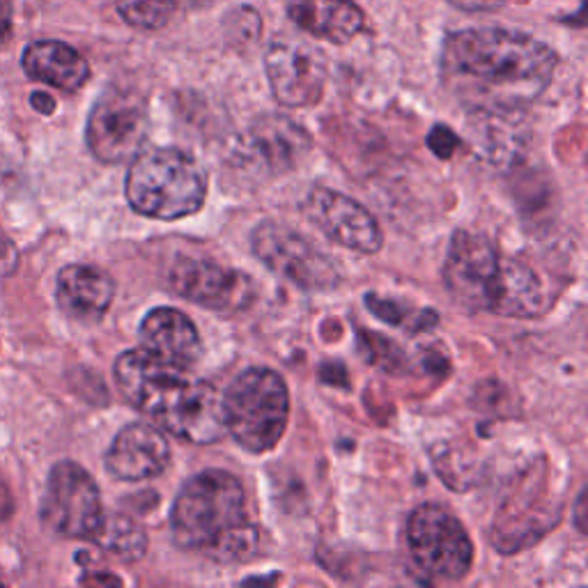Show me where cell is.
<instances>
[{"mask_svg": "<svg viewBox=\"0 0 588 588\" xmlns=\"http://www.w3.org/2000/svg\"><path fill=\"white\" fill-rule=\"evenodd\" d=\"M584 505H586V492H581L579 499H577V526H579V531H586V524H584L586 511H584Z\"/></svg>", "mask_w": 588, "mask_h": 588, "instance_id": "obj_27", "label": "cell"}, {"mask_svg": "<svg viewBox=\"0 0 588 588\" xmlns=\"http://www.w3.org/2000/svg\"><path fill=\"white\" fill-rule=\"evenodd\" d=\"M12 37V3L0 0V47Z\"/></svg>", "mask_w": 588, "mask_h": 588, "instance_id": "obj_24", "label": "cell"}, {"mask_svg": "<svg viewBox=\"0 0 588 588\" xmlns=\"http://www.w3.org/2000/svg\"><path fill=\"white\" fill-rule=\"evenodd\" d=\"M22 65L33 80H39V84H47L65 92L80 90L90 78L88 60L74 47L65 42H55V39L30 45L24 51Z\"/></svg>", "mask_w": 588, "mask_h": 588, "instance_id": "obj_19", "label": "cell"}, {"mask_svg": "<svg viewBox=\"0 0 588 588\" xmlns=\"http://www.w3.org/2000/svg\"><path fill=\"white\" fill-rule=\"evenodd\" d=\"M453 3L462 5V8H499L503 5L505 0H453Z\"/></svg>", "mask_w": 588, "mask_h": 588, "instance_id": "obj_26", "label": "cell"}, {"mask_svg": "<svg viewBox=\"0 0 588 588\" xmlns=\"http://www.w3.org/2000/svg\"><path fill=\"white\" fill-rule=\"evenodd\" d=\"M443 283L460 306L478 313L529 320L552 306V297L531 265L503 255L488 237L470 230L453 235Z\"/></svg>", "mask_w": 588, "mask_h": 588, "instance_id": "obj_3", "label": "cell"}, {"mask_svg": "<svg viewBox=\"0 0 588 588\" xmlns=\"http://www.w3.org/2000/svg\"><path fill=\"white\" fill-rule=\"evenodd\" d=\"M408 545L430 581H460L474 565V542L464 524L437 503H423L410 515Z\"/></svg>", "mask_w": 588, "mask_h": 588, "instance_id": "obj_7", "label": "cell"}, {"mask_svg": "<svg viewBox=\"0 0 588 588\" xmlns=\"http://www.w3.org/2000/svg\"><path fill=\"white\" fill-rule=\"evenodd\" d=\"M556 51L509 28H464L443 37L439 70L443 86L480 113L520 111L550 88Z\"/></svg>", "mask_w": 588, "mask_h": 588, "instance_id": "obj_1", "label": "cell"}, {"mask_svg": "<svg viewBox=\"0 0 588 588\" xmlns=\"http://www.w3.org/2000/svg\"><path fill=\"white\" fill-rule=\"evenodd\" d=\"M92 542H97L109 556L123 563H134L143 559L148 552L146 529L134 517L123 513L104 515Z\"/></svg>", "mask_w": 588, "mask_h": 588, "instance_id": "obj_20", "label": "cell"}, {"mask_svg": "<svg viewBox=\"0 0 588 588\" xmlns=\"http://www.w3.org/2000/svg\"><path fill=\"white\" fill-rule=\"evenodd\" d=\"M104 520V505L95 478L84 466L58 462L42 499V522L49 531L70 540H92Z\"/></svg>", "mask_w": 588, "mask_h": 588, "instance_id": "obj_10", "label": "cell"}, {"mask_svg": "<svg viewBox=\"0 0 588 588\" xmlns=\"http://www.w3.org/2000/svg\"><path fill=\"white\" fill-rule=\"evenodd\" d=\"M251 249L270 272L301 290L329 292L342 280L336 262L286 223H258L251 233Z\"/></svg>", "mask_w": 588, "mask_h": 588, "instance_id": "obj_8", "label": "cell"}, {"mask_svg": "<svg viewBox=\"0 0 588 588\" xmlns=\"http://www.w3.org/2000/svg\"><path fill=\"white\" fill-rule=\"evenodd\" d=\"M18 267V251L10 235L0 226V276H12Z\"/></svg>", "mask_w": 588, "mask_h": 588, "instance_id": "obj_23", "label": "cell"}, {"mask_svg": "<svg viewBox=\"0 0 588 588\" xmlns=\"http://www.w3.org/2000/svg\"><path fill=\"white\" fill-rule=\"evenodd\" d=\"M140 342L143 348L177 366L191 368L202 356V338L191 322L177 309H154L140 322Z\"/></svg>", "mask_w": 588, "mask_h": 588, "instance_id": "obj_16", "label": "cell"}, {"mask_svg": "<svg viewBox=\"0 0 588 588\" xmlns=\"http://www.w3.org/2000/svg\"><path fill=\"white\" fill-rule=\"evenodd\" d=\"M288 18L317 39L348 45L366 28V16L354 0H290Z\"/></svg>", "mask_w": 588, "mask_h": 588, "instance_id": "obj_18", "label": "cell"}, {"mask_svg": "<svg viewBox=\"0 0 588 588\" xmlns=\"http://www.w3.org/2000/svg\"><path fill=\"white\" fill-rule=\"evenodd\" d=\"M113 373L120 393L159 430L191 443H214L226 435L221 396L189 368L140 348L120 354Z\"/></svg>", "mask_w": 588, "mask_h": 588, "instance_id": "obj_2", "label": "cell"}, {"mask_svg": "<svg viewBox=\"0 0 588 588\" xmlns=\"http://www.w3.org/2000/svg\"><path fill=\"white\" fill-rule=\"evenodd\" d=\"M113 297L115 283L104 270L92 265H70L58 274V306L76 322H97L104 317Z\"/></svg>", "mask_w": 588, "mask_h": 588, "instance_id": "obj_17", "label": "cell"}, {"mask_svg": "<svg viewBox=\"0 0 588 588\" xmlns=\"http://www.w3.org/2000/svg\"><path fill=\"white\" fill-rule=\"evenodd\" d=\"M196 3H212V0H196Z\"/></svg>", "mask_w": 588, "mask_h": 588, "instance_id": "obj_28", "label": "cell"}, {"mask_svg": "<svg viewBox=\"0 0 588 588\" xmlns=\"http://www.w3.org/2000/svg\"><path fill=\"white\" fill-rule=\"evenodd\" d=\"M148 104L129 88H107L95 101L86 143L101 164H125L146 148Z\"/></svg>", "mask_w": 588, "mask_h": 588, "instance_id": "obj_9", "label": "cell"}, {"mask_svg": "<svg viewBox=\"0 0 588 588\" xmlns=\"http://www.w3.org/2000/svg\"><path fill=\"white\" fill-rule=\"evenodd\" d=\"M30 104L35 111H39L42 115H51L55 111V99L47 92H33Z\"/></svg>", "mask_w": 588, "mask_h": 588, "instance_id": "obj_25", "label": "cell"}, {"mask_svg": "<svg viewBox=\"0 0 588 588\" xmlns=\"http://www.w3.org/2000/svg\"><path fill=\"white\" fill-rule=\"evenodd\" d=\"M171 464V443L150 423H129L120 430L107 453V470L117 480H150L166 472Z\"/></svg>", "mask_w": 588, "mask_h": 588, "instance_id": "obj_15", "label": "cell"}, {"mask_svg": "<svg viewBox=\"0 0 588 588\" xmlns=\"http://www.w3.org/2000/svg\"><path fill=\"white\" fill-rule=\"evenodd\" d=\"M272 95L280 107L306 109L317 104L327 86V58L311 45L278 39L265 53Z\"/></svg>", "mask_w": 588, "mask_h": 588, "instance_id": "obj_13", "label": "cell"}, {"mask_svg": "<svg viewBox=\"0 0 588 588\" xmlns=\"http://www.w3.org/2000/svg\"><path fill=\"white\" fill-rule=\"evenodd\" d=\"M313 148L309 132L288 115H262L239 136L237 164L258 177H278L295 171Z\"/></svg>", "mask_w": 588, "mask_h": 588, "instance_id": "obj_12", "label": "cell"}, {"mask_svg": "<svg viewBox=\"0 0 588 588\" xmlns=\"http://www.w3.org/2000/svg\"><path fill=\"white\" fill-rule=\"evenodd\" d=\"M115 10L120 18L132 28L138 30H159L177 10V0H117Z\"/></svg>", "mask_w": 588, "mask_h": 588, "instance_id": "obj_21", "label": "cell"}, {"mask_svg": "<svg viewBox=\"0 0 588 588\" xmlns=\"http://www.w3.org/2000/svg\"><path fill=\"white\" fill-rule=\"evenodd\" d=\"M428 143L437 157L449 159L455 152V148L460 146V138L449 127H435V132L428 138Z\"/></svg>", "mask_w": 588, "mask_h": 588, "instance_id": "obj_22", "label": "cell"}, {"mask_svg": "<svg viewBox=\"0 0 588 588\" xmlns=\"http://www.w3.org/2000/svg\"><path fill=\"white\" fill-rule=\"evenodd\" d=\"M168 288L196 306L214 313H241L255 301L253 280L208 258H177L168 267Z\"/></svg>", "mask_w": 588, "mask_h": 588, "instance_id": "obj_11", "label": "cell"}, {"mask_svg": "<svg viewBox=\"0 0 588 588\" xmlns=\"http://www.w3.org/2000/svg\"><path fill=\"white\" fill-rule=\"evenodd\" d=\"M136 214L177 221L200 212L208 198V173L175 148H143L134 159L125 187Z\"/></svg>", "mask_w": 588, "mask_h": 588, "instance_id": "obj_5", "label": "cell"}, {"mask_svg": "<svg viewBox=\"0 0 588 588\" xmlns=\"http://www.w3.org/2000/svg\"><path fill=\"white\" fill-rule=\"evenodd\" d=\"M303 212L338 247L361 255H375L384 247L377 218L354 198L329 187H313L303 202Z\"/></svg>", "mask_w": 588, "mask_h": 588, "instance_id": "obj_14", "label": "cell"}, {"mask_svg": "<svg viewBox=\"0 0 588 588\" xmlns=\"http://www.w3.org/2000/svg\"><path fill=\"white\" fill-rule=\"evenodd\" d=\"M171 529L182 550L216 563H247L260 554V529L249 520L237 476L205 470L189 478L173 503Z\"/></svg>", "mask_w": 588, "mask_h": 588, "instance_id": "obj_4", "label": "cell"}, {"mask_svg": "<svg viewBox=\"0 0 588 588\" xmlns=\"http://www.w3.org/2000/svg\"><path fill=\"white\" fill-rule=\"evenodd\" d=\"M223 428L249 453H270L290 418L288 384L276 371L249 368L221 396Z\"/></svg>", "mask_w": 588, "mask_h": 588, "instance_id": "obj_6", "label": "cell"}]
</instances>
